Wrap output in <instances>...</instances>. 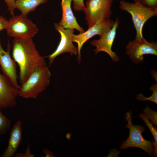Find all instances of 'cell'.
I'll return each mask as SVG.
<instances>
[{"mask_svg": "<svg viewBox=\"0 0 157 157\" xmlns=\"http://www.w3.org/2000/svg\"><path fill=\"white\" fill-rule=\"evenodd\" d=\"M12 45V57L19 67V80L21 85L33 71L46 66L47 64L32 38H14Z\"/></svg>", "mask_w": 157, "mask_h": 157, "instance_id": "cell-1", "label": "cell"}, {"mask_svg": "<svg viewBox=\"0 0 157 157\" xmlns=\"http://www.w3.org/2000/svg\"><path fill=\"white\" fill-rule=\"evenodd\" d=\"M51 76V72L47 65L37 68L21 85L18 91V96L26 99H36L49 86Z\"/></svg>", "mask_w": 157, "mask_h": 157, "instance_id": "cell-2", "label": "cell"}, {"mask_svg": "<svg viewBox=\"0 0 157 157\" xmlns=\"http://www.w3.org/2000/svg\"><path fill=\"white\" fill-rule=\"evenodd\" d=\"M119 8L130 13L136 31L135 40L143 38L142 29L148 19L157 15V7H148L138 3H131L124 0L119 1Z\"/></svg>", "mask_w": 157, "mask_h": 157, "instance_id": "cell-3", "label": "cell"}, {"mask_svg": "<svg viewBox=\"0 0 157 157\" xmlns=\"http://www.w3.org/2000/svg\"><path fill=\"white\" fill-rule=\"evenodd\" d=\"M124 118L127 122L125 128L129 129V135L127 140L122 144L119 149H124L131 147H137L145 151L150 157L152 156L154 144L152 141L147 140L142 136V133L146 130L145 128L140 125L133 124L131 110L125 113Z\"/></svg>", "mask_w": 157, "mask_h": 157, "instance_id": "cell-4", "label": "cell"}, {"mask_svg": "<svg viewBox=\"0 0 157 157\" xmlns=\"http://www.w3.org/2000/svg\"><path fill=\"white\" fill-rule=\"evenodd\" d=\"M114 0H87L83 9L88 28L102 19H109Z\"/></svg>", "mask_w": 157, "mask_h": 157, "instance_id": "cell-5", "label": "cell"}, {"mask_svg": "<svg viewBox=\"0 0 157 157\" xmlns=\"http://www.w3.org/2000/svg\"><path fill=\"white\" fill-rule=\"evenodd\" d=\"M6 30L8 36L21 38H32L39 31L36 24L21 14L10 18Z\"/></svg>", "mask_w": 157, "mask_h": 157, "instance_id": "cell-6", "label": "cell"}, {"mask_svg": "<svg viewBox=\"0 0 157 157\" xmlns=\"http://www.w3.org/2000/svg\"><path fill=\"white\" fill-rule=\"evenodd\" d=\"M125 49L126 55L136 64L143 62L144 55H157V41L149 42L144 37L140 40L129 41Z\"/></svg>", "mask_w": 157, "mask_h": 157, "instance_id": "cell-7", "label": "cell"}, {"mask_svg": "<svg viewBox=\"0 0 157 157\" xmlns=\"http://www.w3.org/2000/svg\"><path fill=\"white\" fill-rule=\"evenodd\" d=\"M113 20L109 19H102L88 30L77 35L73 34L72 36V42L77 44L78 60L80 63L81 60V50L83 46L89 39L96 35L101 37L104 33L109 31L114 24Z\"/></svg>", "mask_w": 157, "mask_h": 157, "instance_id": "cell-8", "label": "cell"}, {"mask_svg": "<svg viewBox=\"0 0 157 157\" xmlns=\"http://www.w3.org/2000/svg\"><path fill=\"white\" fill-rule=\"evenodd\" d=\"M55 29L60 35L61 38L59 44L54 51L47 56L50 65L57 56L64 53H69L76 55L78 53L77 49L73 44L72 40V35L74 31V29H65L58 23L54 24Z\"/></svg>", "mask_w": 157, "mask_h": 157, "instance_id": "cell-9", "label": "cell"}, {"mask_svg": "<svg viewBox=\"0 0 157 157\" xmlns=\"http://www.w3.org/2000/svg\"><path fill=\"white\" fill-rule=\"evenodd\" d=\"M119 23V19L117 18L114 22L113 26L110 29L104 33L99 39L94 40L90 42L92 45L96 47V49H94L96 54L101 51L104 52L110 56L114 62L119 60V57L112 49Z\"/></svg>", "mask_w": 157, "mask_h": 157, "instance_id": "cell-10", "label": "cell"}, {"mask_svg": "<svg viewBox=\"0 0 157 157\" xmlns=\"http://www.w3.org/2000/svg\"><path fill=\"white\" fill-rule=\"evenodd\" d=\"M19 90L10 79L0 72V109L13 107L16 104Z\"/></svg>", "mask_w": 157, "mask_h": 157, "instance_id": "cell-11", "label": "cell"}, {"mask_svg": "<svg viewBox=\"0 0 157 157\" xmlns=\"http://www.w3.org/2000/svg\"><path fill=\"white\" fill-rule=\"evenodd\" d=\"M11 47L8 42L6 51L4 50L2 47L0 39V66L3 74L10 79L15 87L19 90L20 86L17 82L16 63L10 56Z\"/></svg>", "mask_w": 157, "mask_h": 157, "instance_id": "cell-12", "label": "cell"}, {"mask_svg": "<svg viewBox=\"0 0 157 157\" xmlns=\"http://www.w3.org/2000/svg\"><path fill=\"white\" fill-rule=\"evenodd\" d=\"M72 0H61L62 19L58 23L65 29H76L80 33L85 31L78 24L71 7Z\"/></svg>", "mask_w": 157, "mask_h": 157, "instance_id": "cell-13", "label": "cell"}, {"mask_svg": "<svg viewBox=\"0 0 157 157\" xmlns=\"http://www.w3.org/2000/svg\"><path fill=\"white\" fill-rule=\"evenodd\" d=\"M22 125L18 120L12 128L8 145L1 157H12L14 156L22 140Z\"/></svg>", "mask_w": 157, "mask_h": 157, "instance_id": "cell-14", "label": "cell"}, {"mask_svg": "<svg viewBox=\"0 0 157 157\" xmlns=\"http://www.w3.org/2000/svg\"><path fill=\"white\" fill-rule=\"evenodd\" d=\"M47 2V0H16L15 5L21 14L27 16L30 12L34 11L38 6Z\"/></svg>", "mask_w": 157, "mask_h": 157, "instance_id": "cell-15", "label": "cell"}, {"mask_svg": "<svg viewBox=\"0 0 157 157\" xmlns=\"http://www.w3.org/2000/svg\"><path fill=\"white\" fill-rule=\"evenodd\" d=\"M139 116L140 117L145 123L146 124L154 138V142L152 140L154 147L153 153L155 157H157V130L156 128L154 127L153 125L150 122L149 120L146 118L145 114L143 113L139 114Z\"/></svg>", "mask_w": 157, "mask_h": 157, "instance_id": "cell-16", "label": "cell"}, {"mask_svg": "<svg viewBox=\"0 0 157 157\" xmlns=\"http://www.w3.org/2000/svg\"><path fill=\"white\" fill-rule=\"evenodd\" d=\"M152 91V95L149 97H146L142 94L137 95L136 99L138 101H150L157 104V84L156 83L152 85L149 89Z\"/></svg>", "mask_w": 157, "mask_h": 157, "instance_id": "cell-17", "label": "cell"}, {"mask_svg": "<svg viewBox=\"0 0 157 157\" xmlns=\"http://www.w3.org/2000/svg\"><path fill=\"white\" fill-rule=\"evenodd\" d=\"M1 110L0 109V135L5 134L11 125L10 120L3 114Z\"/></svg>", "mask_w": 157, "mask_h": 157, "instance_id": "cell-18", "label": "cell"}, {"mask_svg": "<svg viewBox=\"0 0 157 157\" xmlns=\"http://www.w3.org/2000/svg\"><path fill=\"white\" fill-rule=\"evenodd\" d=\"M146 118L150 120V122L156 128L157 125V112L153 110L147 105L143 110Z\"/></svg>", "mask_w": 157, "mask_h": 157, "instance_id": "cell-19", "label": "cell"}, {"mask_svg": "<svg viewBox=\"0 0 157 157\" xmlns=\"http://www.w3.org/2000/svg\"><path fill=\"white\" fill-rule=\"evenodd\" d=\"M134 2L140 3L148 7H157V0H133Z\"/></svg>", "mask_w": 157, "mask_h": 157, "instance_id": "cell-20", "label": "cell"}, {"mask_svg": "<svg viewBox=\"0 0 157 157\" xmlns=\"http://www.w3.org/2000/svg\"><path fill=\"white\" fill-rule=\"evenodd\" d=\"M8 7V10L12 15H14V10L16 9L15 0H3Z\"/></svg>", "mask_w": 157, "mask_h": 157, "instance_id": "cell-21", "label": "cell"}, {"mask_svg": "<svg viewBox=\"0 0 157 157\" xmlns=\"http://www.w3.org/2000/svg\"><path fill=\"white\" fill-rule=\"evenodd\" d=\"M73 7L75 10L79 11L83 10L85 7L84 0H72Z\"/></svg>", "mask_w": 157, "mask_h": 157, "instance_id": "cell-22", "label": "cell"}, {"mask_svg": "<svg viewBox=\"0 0 157 157\" xmlns=\"http://www.w3.org/2000/svg\"><path fill=\"white\" fill-rule=\"evenodd\" d=\"M15 157H33L34 155L31 152L30 145L28 144L25 153L24 154L18 153L14 156Z\"/></svg>", "mask_w": 157, "mask_h": 157, "instance_id": "cell-23", "label": "cell"}, {"mask_svg": "<svg viewBox=\"0 0 157 157\" xmlns=\"http://www.w3.org/2000/svg\"><path fill=\"white\" fill-rule=\"evenodd\" d=\"M8 24V20L4 17L0 15V31L6 29Z\"/></svg>", "mask_w": 157, "mask_h": 157, "instance_id": "cell-24", "label": "cell"}, {"mask_svg": "<svg viewBox=\"0 0 157 157\" xmlns=\"http://www.w3.org/2000/svg\"><path fill=\"white\" fill-rule=\"evenodd\" d=\"M120 153L116 149H111L109 152L108 157H118V155Z\"/></svg>", "mask_w": 157, "mask_h": 157, "instance_id": "cell-25", "label": "cell"}, {"mask_svg": "<svg viewBox=\"0 0 157 157\" xmlns=\"http://www.w3.org/2000/svg\"><path fill=\"white\" fill-rule=\"evenodd\" d=\"M43 152L46 154V157H53L54 156L52 153L48 150L44 149Z\"/></svg>", "mask_w": 157, "mask_h": 157, "instance_id": "cell-26", "label": "cell"}]
</instances>
